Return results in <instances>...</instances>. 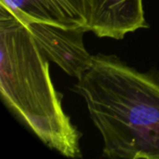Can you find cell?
Masks as SVG:
<instances>
[{
  "instance_id": "7a4b0ae2",
  "label": "cell",
  "mask_w": 159,
  "mask_h": 159,
  "mask_svg": "<svg viewBox=\"0 0 159 159\" xmlns=\"http://www.w3.org/2000/svg\"><path fill=\"white\" fill-rule=\"evenodd\" d=\"M0 91L8 109L48 148L81 157V134L65 114L48 58L26 24L0 4Z\"/></svg>"
},
{
  "instance_id": "5b68a950",
  "label": "cell",
  "mask_w": 159,
  "mask_h": 159,
  "mask_svg": "<svg viewBox=\"0 0 159 159\" xmlns=\"http://www.w3.org/2000/svg\"><path fill=\"white\" fill-rule=\"evenodd\" d=\"M147 27L143 0H92L90 32L98 37L121 40Z\"/></svg>"
},
{
  "instance_id": "3957f363",
  "label": "cell",
  "mask_w": 159,
  "mask_h": 159,
  "mask_svg": "<svg viewBox=\"0 0 159 159\" xmlns=\"http://www.w3.org/2000/svg\"><path fill=\"white\" fill-rule=\"evenodd\" d=\"M42 53L63 72L79 79L90 67L92 55L84 45L85 29H65L40 22H24Z\"/></svg>"
},
{
  "instance_id": "6da1fadb",
  "label": "cell",
  "mask_w": 159,
  "mask_h": 159,
  "mask_svg": "<svg viewBox=\"0 0 159 159\" xmlns=\"http://www.w3.org/2000/svg\"><path fill=\"white\" fill-rule=\"evenodd\" d=\"M74 90L86 102L106 158L159 159V73L115 55H92Z\"/></svg>"
},
{
  "instance_id": "277c9868",
  "label": "cell",
  "mask_w": 159,
  "mask_h": 159,
  "mask_svg": "<svg viewBox=\"0 0 159 159\" xmlns=\"http://www.w3.org/2000/svg\"><path fill=\"white\" fill-rule=\"evenodd\" d=\"M23 22L90 31L92 0H0Z\"/></svg>"
}]
</instances>
